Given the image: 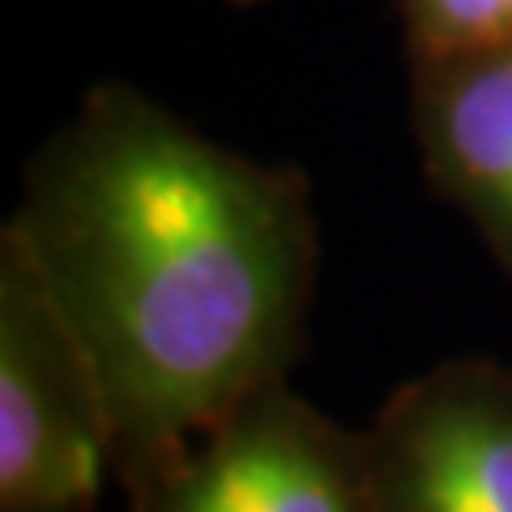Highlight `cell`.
<instances>
[{"instance_id": "cell-3", "label": "cell", "mask_w": 512, "mask_h": 512, "mask_svg": "<svg viewBox=\"0 0 512 512\" xmlns=\"http://www.w3.org/2000/svg\"><path fill=\"white\" fill-rule=\"evenodd\" d=\"M124 491L133 512H372L363 431L291 380L256 389Z\"/></svg>"}, {"instance_id": "cell-1", "label": "cell", "mask_w": 512, "mask_h": 512, "mask_svg": "<svg viewBox=\"0 0 512 512\" xmlns=\"http://www.w3.org/2000/svg\"><path fill=\"white\" fill-rule=\"evenodd\" d=\"M5 231L99 367L120 487L291 380L320 261L299 171L103 82L43 141Z\"/></svg>"}, {"instance_id": "cell-5", "label": "cell", "mask_w": 512, "mask_h": 512, "mask_svg": "<svg viewBox=\"0 0 512 512\" xmlns=\"http://www.w3.org/2000/svg\"><path fill=\"white\" fill-rule=\"evenodd\" d=\"M414 133L431 188L512 278V43L414 64Z\"/></svg>"}, {"instance_id": "cell-7", "label": "cell", "mask_w": 512, "mask_h": 512, "mask_svg": "<svg viewBox=\"0 0 512 512\" xmlns=\"http://www.w3.org/2000/svg\"><path fill=\"white\" fill-rule=\"evenodd\" d=\"M235 5H256V0H235Z\"/></svg>"}, {"instance_id": "cell-2", "label": "cell", "mask_w": 512, "mask_h": 512, "mask_svg": "<svg viewBox=\"0 0 512 512\" xmlns=\"http://www.w3.org/2000/svg\"><path fill=\"white\" fill-rule=\"evenodd\" d=\"M120 483L103 376L0 231V512H99Z\"/></svg>"}, {"instance_id": "cell-4", "label": "cell", "mask_w": 512, "mask_h": 512, "mask_svg": "<svg viewBox=\"0 0 512 512\" xmlns=\"http://www.w3.org/2000/svg\"><path fill=\"white\" fill-rule=\"evenodd\" d=\"M372 512H512V367L448 359L363 427Z\"/></svg>"}, {"instance_id": "cell-6", "label": "cell", "mask_w": 512, "mask_h": 512, "mask_svg": "<svg viewBox=\"0 0 512 512\" xmlns=\"http://www.w3.org/2000/svg\"><path fill=\"white\" fill-rule=\"evenodd\" d=\"M410 64L512 43V0H397Z\"/></svg>"}]
</instances>
